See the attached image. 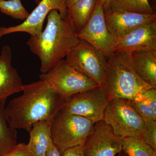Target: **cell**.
Segmentation results:
<instances>
[{
  "label": "cell",
  "instance_id": "4fadbf2b",
  "mask_svg": "<svg viewBox=\"0 0 156 156\" xmlns=\"http://www.w3.org/2000/svg\"><path fill=\"white\" fill-rule=\"evenodd\" d=\"M105 19L109 32L116 39L140 27L156 21V14L111 11L105 13Z\"/></svg>",
  "mask_w": 156,
  "mask_h": 156
},
{
  "label": "cell",
  "instance_id": "277c9868",
  "mask_svg": "<svg viewBox=\"0 0 156 156\" xmlns=\"http://www.w3.org/2000/svg\"><path fill=\"white\" fill-rule=\"evenodd\" d=\"M94 123L86 118L60 110L50 122L53 144L60 154L69 148L83 145Z\"/></svg>",
  "mask_w": 156,
  "mask_h": 156
},
{
  "label": "cell",
  "instance_id": "f546056e",
  "mask_svg": "<svg viewBox=\"0 0 156 156\" xmlns=\"http://www.w3.org/2000/svg\"><path fill=\"white\" fill-rule=\"evenodd\" d=\"M33 1L35 2L37 5H38L41 0H33Z\"/></svg>",
  "mask_w": 156,
  "mask_h": 156
},
{
  "label": "cell",
  "instance_id": "5bb4252c",
  "mask_svg": "<svg viewBox=\"0 0 156 156\" xmlns=\"http://www.w3.org/2000/svg\"><path fill=\"white\" fill-rule=\"evenodd\" d=\"M12 59L11 48L5 45L0 53V106L4 108L8 98L22 91L23 86L19 73L12 66Z\"/></svg>",
  "mask_w": 156,
  "mask_h": 156
},
{
  "label": "cell",
  "instance_id": "603a6c76",
  "mask_svg": "<svg viewBox=\"0 0 156 156\" xmlns=\"http://www.w3.org/2000/svg\"><path fill=\"white\" fill-rule=\"evenodd\" d=\"M145 127L142 136L144 141L156 151V121H144Z\"/></svg>",
  "mask_w": 156,
  "mask_h": 156
},
{
  "label": "cell",
  "instance_id": "e0dca14e",
  "mask_svg": "<svg viewBox=\"0 0 156 156\" xmlns=\"http://www.w3.org/2000/svg\"><path fill=\"white\" fill-rule=\"evenodd\" d=\"M98 0H78L67 9V18L78 33L88 22L95 11Z\"/></svg>",
  "mask_w": 156,
  "mask_h": 156
},
{
  "label": "cell",
  "instance_id": "3957f363",
  "mask_svg": "<svg viewBox=\"0 0 156 156\" xmlns=\"http://www.w3.org/2000/svg\"><path fill=\"white\" fill-rule=\"evenodd\" d=\"M103 88L109 100L114 98L131 99L153 88L136 75L129 53L114 52L107 59Z\"/></svg>",
  "mask_w": 156,
  "mask_h": 156
},
{
  "label": "cell",
  "instance_id": "6da1fadb",
  "mask_svg": "<svg viewBox=\"0 0 156 156\" xmlns=\"http://www.w3.org/2000/svg\"><path fill=\"white\" fill-rule=\"evenodd\" d=\"M22 91L23 94L11 100L4 112L11 128L28 132L37 122H51L67 99L41 80L23 85Z\"/></svg>",
  "mask_w": 156,
  "mask_h": 156
},
{
  "label": "cell",
  "instance_id": "52a82bcc",
  "mask_svg": "<svg viewBox=\"0 0 156 156\" xmlns=\"http://www.w3.org/2000/svg\"><path fill=\"white\" fill-rule=\"evenodd\" d=\"M66 59L74 69L101 86L107 59L92 45L80 40L70 50Z\"/></svg>",
  "mask_w": 156,
  "mask_h": 156
},
{
  "label": "cell",
  "instance_id": "ac0fdd59",
  "mask_svg": "<svg viewBox=\"0 0 156 156\" xmlns=\"http://www.w3.org/2000/svg\"><path fill=\"white\" fill-rule=\"evenodd\" d=\"M144 121H156V88H152L129 100Z\"/></svg>",
  "mask_w": 156,
  "mask_h": 156
},
{
  "label": "cell",
  "instance_id": "44dd1931",
  "mask_svg": "<svg viewBox=\"0 0 156 156\" xmlns=\"http://www.w3.org/2000/svg\"><path fill=\"white\" fill-rule=\"evenodd\" d=\"M122 150L128 156H156V151L144 141L142 136L123 138Z\"/></svg>",
  "mask_w": 156,
  "mask_h": 156
},
{
  "label": "cell",
  "instance_id": "7c38bea8",
  "mask_svg": "<svg viewBox=\"0 0 156 156\" xmlns=\"http://www.w3.org/2000/svg\"><path fill=\"white\" fill-rule=\"evenodd\" d=\"M114 52L131 53L156 50V21L140 27L124 36L116 39Z\"/></svg>",
  "mask_w": 156,
  "mask_h": 156
},
{
  "label": "cell",
  "instance_id": "ba28073f",
  "mask_svg": "<svg viewBox=\"0 0 156 156\" xmlns=\"http://www.w3.org/2000/svg\"><path fill=\"white\" fill-rule=\"evenodd\" d=\"M109 99L101 86L68 98L61 110L80 116L95 123L103 120Z\"/></svg>",
  "mask_w": 156,
  "mask_h": 156
},
{
  "label": "cell",
  "instance_id": "30bf717a",
  "mask_svg": "<svg viewBox=\"0 0 156 156\" xmlns=\"http://www.w3.org/2000/svg\"><path fill=\"white\" fill-rule=\"evenodd\" d=\"M77 36L80 40L87 42L101 52L107 59L114 53L112 48L116 39L107 27L104 11L99 0L90 19Z\"/></svg>",
  "mask_w": 156,
  "mask_h": 156
},
{
  "label": "cell",
  "instance_id": "cb8c5ba5",
  "mask_svg": "<svg viewBox=\"0 0 156 156\" xmlns=\"http://www.w3.org/2000/svg\"><path fill=\"white\" fill-rule=\"evenodd\" d=\"M5 156H35L27 146L23 143L17 144Z\"/></svg>",
  "mask_w": 156,
  "mask_h": 156
},
{
  "label": "cell",
  "instance_id": "9c48e42d",
  "mask_svg": "<svg viewBox=\"0 0 156 156\" xmlns=\"http://www.w3.org/2000/svg\"><path fill=\"white\" fill-rule=\"evenodd\" d=\"M122 137L115 134L103 120L95 123L85 140L86 156H117L122 150Z\"/></svg>",
  "mask_w": 156,
  "mask_h": 156
},
{
  "label": "cell",
  "instance_id": "4316f807",
  "mask_svg": "<svg viewBox=\"0 0 156 156\" xmlns=\"http://www.w3.org/2000/svg\"><path fill=\"white\" fill-rule=\"evenodd\" d=\"M103 8L104 13L111 11V0H99Z\"/></svg>",
  "mask_w": 156,
  "mask_h": 156
},
{
  "label": "cell",
  "instance_id": "7a4b0ae2",
  "mask_svg": "<svg viewBox=\"0 0 156 156\" xmlns=\"http://www.w3.org/2000/svg\"><path fill=\"white\" fill-rule=\"evenodd\" d=\"M47 18V25L41 35L30 36L26 43L31 51L40 58L42 73L48 72L66 58L80 41L67 17L62 18L58 11L53 10Z\"/></svg>",
  "mask_w": 156,
  "mask_h": 156
},
{
  "label": "cell",
  "instance_id": "7402d4cb",
  "mask_svg": "<svg viewBox=\"0 0 156 156\" xmlns=\"http://www.w3.org/2000/svg\"><path fill=\"white\" fill-rule=\"evenodd\" d=\"M0 11L13 19L23 21L30 14L21 0H0Z\"/></svg>",
  "mask_w": 156,
  "mask_h": 156
},
{
  "label": "cell",
  "instance_id": "d6986e66",
  "mask_svg": "<svg viewBox=\"0 0 156 156\" xmlns=\"http://www.w3.org/2000/svg\"><path fill=\"white\" fill-rule=\"evenodd\" d=\"M5 108L0 106V156H5L17 144V131L9 126L5 116Z\"/></svg>",
  "mask_w": 156,
  "mask_h": 156
},
{
  "label": "cell",
  "instance_id": "8992f818",
  "mask_svg": "<svg viewBox=\"0 0 156 156\" xmlns=\"http://www.w3.org/2000/svg\"><path fill=\"white\" fill-rule=\"evenodd\" d=\"M58 94L68 98L79 92L99 87V85L70 65L66 59H61L51 69L39 76Z\"/></svg>",
  "mask_w": 156,
  "mask_h": 156
},
{
  "label": "cell",
  "instance_id": "83f0119b",
  "mask_svg": "<svg viewBox=\"0 0 156 156\" xmlns=\"http://www.w3.org/2000/svg\"><path fill=\"white\" fill-rule=\"evenodd\" d=\"M78 1V0H64L66 5L67 9L73 5Z\"/></svg>",
  "mask_w": 156,
  "mask_h": 156
},
{
  "label": "cell",
  "instance_id": "2e32d148",
  "mask_svg": "<svg viewBox=\"0 0 156 156\" xmlns=\"http://www.w3.org/2000/svg\"><path fill=\"white\" fill-rule=\"evenodd\" d=\"M30 140L27 145L35 156H46L52 141L50 122L42 121L34 123L29 131Z\"/></svg>",
  "mask_w": 156,
  "mask_h": 156
},
{
  "label": "cell",
  "instance_id": "d4e9b609",
  "mask_svg": "<svg viewBox=\"0 0 156 156\" xmlns=\"http://www.w3.org/2000/svg\"><path fill=\"white\" fill-rule=\"evenodd\" d=\"M61 156H86L84 154L83 145L69 148L63 151Z\"/></svg>",
  "mask_w": 156,
  "mask_h": 156
},
{
  "label": "cell",
  "instance_id": "5b68a950",
  "mask_svg": "<svg viewBox=\"0 0 156 156\" xmlns=\"http://www.w3.org/2000/svg\"><path fill=\"white\" fill-rule=\"evenodd\" d=\"M103 121L115 134L122 138L142 136L144 131V121L128 99L114 98L109 101Z\"/></svg>",
  "mask_w": 156,
  "mask_h": 156
},
{
  "label": "cell",
  "instance_id": "8fae6325",
  "mask_svg": "<svg viewBox=\"0 0 156 156\" xmlns=\"http://www.w3.org/2000/svg\"><path fill=\"white\" fill-rule=\"evenodd\" d=\"M27 18L19 25L0 27V38L6 35L24 32L30 36L38 37L43 31L44 22L52 10L58 11L62 18L67 17V8L64 0H41Z\"/></svg>",
  "mask_w": 156,
  "mask_h": 156
},
{
  "label": "cell",
  "instance_id": "9a60e30c",
  "mask_svg": "<svg viewBox=\"0 0 156 156\" xmlns=\"http://www.w3.org/2000/svg\"><path fill=\"white\" fill-rule=\"evenodd\" d=\"M134 71L144 82L156 88V50L129 53Z\"/></svg>",
  "mask_w": 156,
  "mask_h": 156
},
{
  "label": "cell",
  "instance_id": "484cf974",
  "mask_svg": "<svg viewBox=\"0 0 156 156\" xmlns=\"http://www.w3.org/2000/svg\"><path fill=\"white\" fill-rule=\"evenodd\" d=\"M46 156H61L60 152L52 141L49 146Z\"/></svg>",
  "mask_w": 156,
  "mask_h": 156
},
{
  "label": "cell",
  "instance_id": "f1b7e54d",
  "mask_svg": "<svg viewBox=\"0 0 156 156\" xmlns=\"http://www.w3.org/2000/svg\"><path fill=\"white\" fill-rule=\"evenodd\" d=\"M117 156H128L127 154L123 150L121 151V152L117 155Z\"/></svg>",
  "mask_w": 156,
  "mask_h": 156
},
{
  "label": "cell",
  "instance_id": "ffe728a7",
  "mask_svg": "<svg viewBox=\"0 0 156 156\" xmlns=\"http://www.w3.org/2000/svg\"><path fill=\"white\" fill-rule=\"evenodd\" d=\"M111 9L113 11L156 14L149 0H111Z\"/></svg>",
  "mask_w": 156,
  "mask_h": 156
}]
</instances>
